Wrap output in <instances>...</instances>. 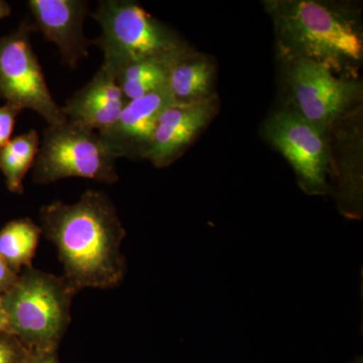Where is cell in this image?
<instances>
[{
  "label": "cell",
  "mask_w": 363,
  "mask_h": 363,
  "mask_svg": "<svg viewBox=\"0 0 363 363\" xmlns=\"http://www.w3.org/2000/svg\"><path fill=\"white\" fill-rule=\"evenodd\" d=\"M40 226L58 250L63 278L77 292L114 288L123 281L126 262L121 243L126 231L105 193L88 190L73 204L44 205Z\"/></svg>",
  "instance_id": "1"
},
{
  "label": "cell",
  "mask_w": 363,
  "mask_h": 363,
  "mask_svg": "<svg viewBox=\"0 0 363 363\" xmlns=\"http://www.w3.org/2000/svg\"><path fill=\"white\" fill-rule=\"evenodd\" d=\"M284 61L304 59L334 73L352 71L363 57L362 28L343 7L315 0L264 2Z\"/></svg>",
  "instance_id": "2"
},
{
  "label": "cell",
  "mask_w": 363,
  "mask_h": 363,
  "mask_svg": "<svg viewBox=\"0 0 363 363\" xmlns=\"http://www.w3.org/2000/svg\"><path fill=\"white\" fill-rule=\"evenodd\" d=\"M77 293L63 277L26 267L13 288L1 295L7 332L30 352L58 351Z\"/></svg>",
  "instance_id": "3"
},
{
  "label": "cell",
  "mask_w": 363,
  "mask_h": 363,
  "mask_svg": "<svg viewBox=\"0 0 363 363\" xmlns=\"http://www.w3.org/2000/svg\"><path fill=\"white\" fill-rule=\"evenodd\" d=\"M101 26L92 40L104 52V63L155 61L171 65L191 49L171 28L133 0H102L90 13Z\"/></svg>",
  "instance_id": "4"
},
{
  "label": "cell",
  "mask_w": 363,
  "mask_h": 363,
  "mask_svg": "<svg viewBox=\"0 0 363 363\" xmlns=\"http://www.w3.org/2000/svg\"><path fill=\"white\" fill-rule=\"evenodd\" d=\"M116 160L99 133L66 121L45 128L32 178L39 185L68 178L112 185L119 180Z\"/></svg>",
  "instance_id": "5"
},
{
  "label": "cell",
  "mask_w": 363,
  "mask_h": 363,
  "mask_svg": "<svg viewBox=\"0 0 363 363\" xmlns=\"http://www.w3.org/2000/svg\"><path fill=\"white\" fill-rule=\"evenodd\" d=\"M32 21H23L14 32L0 38V97L23 111L37 112L48 125L66 123L48 88L44 71L33 51Z\"/></svg>",
  "instance_id": "6"
},
{
  "label": "cell",
  "mask_w": 363,
  "mask_h": 363,
  "mask_svg": "<svg viewBox=\"0 0 363 363\" xmlns=\"http://www.w3.org/2000/svg\"><path fill=\"white\" fill-rule=\"evenodd\" d=\"M285 64L292 104L289 108L321 130L327 133L359 99L357 81L338 77L326 67L308 60H289Z\"/></svg>",
  "instance_id": "7"
},
{
  "label": "cell",
  "mask_w": 363,
  "mask_h": 363,
  "mask_svg": "<svg viewBox=\"0 0 363 363\" xmlns=\"http://www.w3.org/2000/svg\"><path fill=\"white\" fill-rule=\"evenodd\" d=\"M264 135L290 162L303 190L312 195L328 192L331 155L326 131L286 108L269 117Z\"/></svg>",
  "instance_id": "8"
},
{
  "label": "cell",
  "mask_w": 363,
  "mask_h": 363,
  "mask_svg": "<svg viewBox=\"0 0 363 363\" xmlns=\"http://www.w3.org/2000/svg\"><path fill=\"white\" fill-rule=\"evenodd\" d=\"M220 100L213 96L193 104H172L157 121L152 143L143 160L157 168L176 162L218 112Z\"/></svg>",
  "instance_id": "9"
},
{
  "label": "cell",
  "mask_w": 363,
  "mask_h": 363,
  "mask_svg": "<svg viewBox=\"0 0 363 363\" xmlns=\"http://www.w3.org/2000/svg\"><path fill=\"white\" fill-rule=\"evenodd\" d=\"M35 32L58 47L62 61L75 70L87 58L92 40L84 33L86 18L90 16L85 0H28Z\"/></svg>",
  "instance_id": "10"
},
{
  "label": "cell",
  "mask_w": 363,
  "mask_h": 363,
  "mask_svg": "<svg viewBox=\"0 0 363 363\" xmlns=\"http://www.w3.org/2000/svg\"><path fill=\"white\" fill-rule=\"evenodd\" d=\"M175 104L168 87L124 105L116 123L99 133L116 159L143 160L152 143L162 112Z\"/></svg>",
  "instance_id": "11"
},
{
  "label": "cell",
  "mask_w": 363,
  "mask_h": 363,
  "mask_svg": "<svg viewBox=\"0 0 363 363\" xmlns=\"http://www.w3.org/2000/svg\"><path fill=\"white\" fill-rule=\"evenodd\" d=\"M113 72L102 65L92 79L62 106L67 121L102 133L116 123L126 104Z\"/></svg>",
  "instance_id": "12"
},
{
  "label": "cell",
  "mask_w": 363,
  "mask_h": 363,
  "mask_svg": "<svg viewBox=\"0 0 363 363\" xmlns=\"http://www.w3.org/2000/svg\"><path fill=\"white\" fill-rule=\"evenodd\" d=\"M213 61L189 50L172 63L168 89L175 104H193L213 96Z\"/></svg>",
  "instance_id": "13"
},
{
  "label": "cell",
  "mask_w": 363,
  "mask_h": 363,
  "mask_svg": "<svg viewBox=\"0 0 363 363\" xmlns=\"http://www.w3.org/2000/svg\"><path fill=\"white\" fill-rule=\"evenodd\" d=\"M42 228L28 217L7 222L0 229V257L16 274L32 267Z\"/></svg>",
  "instance_id": "14"
},
{
  "label": "cell",
  "mask_w": 363,
  "mask_h": 363,
  "mask_svg": "<svg viewBox=\"0 0 363 363\" xmlns=\"http://www.w3.org/2000/svg\"><path fill=\"white\" fill-rule=\"evenodd\" d=\"M171 65L161 62L140 61L128 62L114 67L106 66L113 72L126 101H130L168 87Z\"/></svg>",
  "instance_id": "15"
},
{
  "label": "cell",
  "mask_w": 363,
  "mask_h": 363,
  "mask_svg": "<svg viewBox=\"0 0 363 363\" xmlns=\"http://www.w3.org/2000/svg\"><path fill=\"white\" fill-rule=\"evenodd\" d=\"M40 143L39 133L30 130L11 138L0 150V172L11 193L21 195L25 191L23 180L35 164Z\"/></svg>",
  "instance_id": "16"
},
{
  "label": "cell",
  "mask_w": 363,
  "mask_h": 363,
  "mask_svg": "<svg viewBox=\"0 0 363 363\" xmlns=\"http://www.w3.org/2000/svg\"><path fill=\"white\" fill-rule=\"evenodd\" d=\"M30 351L16 336L0 330V363H26Z\"/></svg>",
  "instance_id": "17"
},
{
  "label": "cell",
  "mask_w": 363,
  "mask_h": 363,
  "mask_svg": "<svg viewBox=\"0 0 363 363\" xmlns=\"http://www.w3.org/2000/svg\"><path fill=\"white\" fill-rule=\"evenodd\" d=\"M23 111L13 104L0 106V150L11 140L16 118Z\"/></svg>",
  "instance_id": "18"
},
{
  "label": "cell",
  "mask_w": 363,
  "mask_h": 363,
  "mask_svg": "<svg viewBox=\"0 0 363 363\" xmlns=\"http://www.w3.org/2000/svg\"><path fill=\"white\" fill-rule=\"evenodd\" d=\"M18 278V274L7 266L6 262L0 257V295H4L9 289L13 288Z\"/></svg>",
  "instance_id": "19"
},
{
  "label": "cell",
  "mask_w": 363,
  "mask_h": 363,
  "mask_svg": "<svg viewBox=\"0 0 363 363\" xmlns=\"http://www.w3.org/2000/svg\"><path fill=\"white\" fill-rule=\"evenodd\" d=\"M26 363H60L58 351L30 352Z\"/></svg>",
  "instance_id": "20"
},
{
  "label": "cell",
  "mask_w": 363,
  "mask_h": 363,
  "mask_svg": "<svg viewBox=\"0 0 363 363\" xmlns=\"http://www.w3.org/2000/svg\"><path fill=\"white\" fill-rule=\"evenodd\" d=\"M11 14V6L9 2L0 0V21L7 18Z\"/></svg>",
  "instance_id": "21"
},
{
  "label": "cell",
  "mask_w": 363,
  "mask_h": 363,
  "mask_svg": "<svg viewBox=\"0 0 363 363\" xmlns=\"http://www.w3.org/2000/svg\"><path fill=\"white\" fill-rule=\"evenodd\" d=\"M0 330L7 331L6 318L2 307L1 295H0Z\"/></svg>",
  "instance_id": "22"
},
{
  "label": "cell",
  "mask_w": 363,
  "mask_h": 363,
  "mask_svg": "<svg viewBox=\"0 0 363 363\" xmlns=\"http://www.w3.org/2000/svg\"><path fill=\"white\" fill-rule=\"evenodd\" d=\"M355 363H362V360H360V362H357Z\"/></svg>",
  "instance_id": "23"
}]
</instances>
